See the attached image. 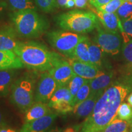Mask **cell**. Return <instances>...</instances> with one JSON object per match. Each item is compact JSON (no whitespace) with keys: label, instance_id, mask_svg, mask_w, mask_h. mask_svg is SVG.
<instances>
[{"label":"cell","instance_id":"6da1fadb","mask_svg":"<svg viewBox=\"0 0 132 132\" xmlns=\"http://www.w3.org/2000/svg\"><path fill=\"white\" fill-rule=\"evenodd\" d=\"M132 92V81H118L108 87L97 100L92 113L81 124L80 132H100L114 119L118 108Z\"/></svg>","mask_w":132,"mask_h":132},{"label":"cell","instance_id":"7a4b0ae2","mask_svg":"<svg viewBox=\"0 0 132 132\" xmlns=\"http://www.w3.org/2000/svg\"><path fill=\"white\" fill-rule=\"evenodd\" d=\"M14 52L24 67L37 72L48 70L62 57L59 54L50 50L44 44L34 41L20 42Z\"/></svg>","mask_w":132,"mask_h":132},{"label":"cell","instance_id":"3957f363","mask_svg":"<svg viewBox=\"0 0 132 132\" xmlns=\"http://www.w3.org/2000/svg\"><path fill=\"white\" fill-rule=\"evenodd\" d=\"M9 17L18 36L21 38H38L47 33L50 28L48 19L35 9L14 11Z\"/></svg>","mask_w":132,"mask_h":132},{"label":"cell","instance_id":"277c9868","mask_svg":"<svg viewBox=\"0 0 132 132\" xmlns=\"http://www.w3.org/2000/svg\"><path fill=\"white\" fill-rule=\"evenodd\" d=\"M38 78L37 71L33 70L25 72L13 82L10 98L12 103L21 112H26L35 102L34 95Z\"/></svg>","mask_w":132,"mask_h":132},{"label":"cell","instance_id":"5b68a950","mask_svg":"<svg viewBox=\"0 0 132 132\" xmlns=\"http://www.w3.org/2000/svg\"><path fill=\"white\" fill-rule=\"evenodd\" d=\"M54 20L63 30L80 34L91 32L99 24L98 17L94 12L81 10L59 14L54 18Z\"/></svg>","mask_w":132,"mask_h":132},{"label":"cell","instance_id":"8992f818","mask_svg":"<svg viewBox=\"0 0 132 132\" xmlns=\"http://www.w3.org/2000/svg\"><path fill=\"white\" fill-rule=\"evenodd\" d=\"M46 37L53 48L68 59H72L75 47L85 36L62 29L48 32L46 33Z\"/></svg>","mask_w":132,"mask_h":132},{"label":"cell","instance_id":"52a82bcc","mask_svg":"<svg viewBox=\"0 0 132 132\" xmlns=\"http://www.w3.org/2000/svg\"><path fill=\"white\" fill-rule=\"evenodd\" d=\"M96 29L97 34L94 37V42L98 45L103 52L113 56L118 54L122 45V38L119 33L104 29L100 24Z\"/></svg>","mask_w":132,"mask_h":132},{"label":"cell","instance_id":"ba28073f","mask_svg":"<svg viewBox=\"0 0 132 132\" xmlns=\"http://www.w3.org/2000/svg\"><path fill=\"white\" fill-rule=\"evenodd\" d=\"M58 87V85L48 71H45L39 76L36 87L34 100L47 103Z\"/></svg>","mask_w":132,"mask_h":132},{"label":"cell","instance_id":"9c48e42d","mask_svg":"<svg viewBox=\"0 0 132 132\" xmlns=\"http://www.w3.org/2000/svg\"><path fill=\"white\" fill-rule=\"evenodd\" d=\"M48 105L58 113L73 111V99L68 86L59 87L48 102Z\"/></svg>","mask_w":132,"mask_h":132},{"label":"cell","instance_id":"30bf717a","mask_svg":"<svg viewBox=\"0 0 132 132\" xmlns=\"http://www.w3.org/2000/svg\"><path fill=\"white\" fill-rule=\"evenodd\" d=\"M48 71L59 87L67 86L70 80L75 75L68 61H66L62 57Z\"/></svg>","mask_w":132,"mask_h":132},{"label":"cell","instance_id":"8fae6325","mask_svg":"<svg viewBox=\"0 0 132 132\" xmlns=\"http://www.w3.org/2000/svg\"><path fill=\"white\" fill-rule=\"evenodd\" d=\"M92 12L96 14L99 21L106 30L113 32H118L119 31L122 33L124 42L130 40L129 37L127 35L123 30L121 21L116 13H108L99 11L96 8H92Z\"/></svg>","mask_w":132,"mask_h":132},{"label":"cell","instance_id":"7c38bea8","mask_svg":"<svg viewBox=\"0 0 132 132\" xmlns=\"http://www.w3.org/2000/svg\"><path fill=\"white\" fill-rule=\"evenodd\" d=\"M68 61L75 75L86 80H92L105 73V72L92 64L69 59Z\"/></svg>","mask_w":132,"mask_h":132},{"label":"cell","instance_id":"4fadbf2b","mask_svg":"<svg viewBox=\"0 0 132 132\" xmlns=\"http://www.w3.org/2000/svg\"><path fill=\"white\" fill-rule=\"evenodd\" d=\"M57 113L53 112L48 114L37 119L24 123L21 127L20 132H45L50 129L51 126L56 119Z\"/></svg>","mask_w":132,"mask_h":132},{"label":"cell","instance_id":"5bb4252c","mask_svg":"<svg viewBox=\"0 0 132 132\" xmlns=\"http://www.w3.org/2000/svg\"><path fill=\"white\" fill-rule=\"evenodd\" d=\"M13 26H4L0 28V50L14 51L20 41Z\"/></svg>","mask_w":132,"mask_h":132},{"label":"cell","instance_id":"9a60e30c","mask_svg":"<svg viewBox=\"0 0 132 132\" xmlns=\"http://www.w3.org/2000/svg\"><path fill=\"white\" fill-rule=\"evenodd\" d=\"M103 93V92H99L94 94H90L85 100L73 108L72 112L78 118L87 117L92 113L97 100Z\"/></svg>","mask_w":132,"mask_h":132},{"label":"cell","instance_id":"2e32d148","mask_svg":"<svg viewBox=\"0 0 132 132\" xmlns=\"http://www.w3.org/2000/svg\"><path fill=\"white\" fill-rule=\"evenodd\" d=\"M23 67L24 64L14 51L0 50V70L19 69Z\"/></svg>","mask_w":132,"mask_h":132},{"label":"cell","instance_id":"e0dca14e","mask_svg":"<svg viewBox=\"0 0 132 132\" xmlns=\"http://www.w3.org/2000/svg\"><path fill=\"white\" fill-rule=\"evenodd\" d=\"M52 108L48 104L40 102H35L25 112L24 123L41 118L48 114L52 113Z\"/></svg>","mask_w":132,"mask_h":132},{"label":"cell","instance_id":"ac0fdd59","mask_svg":"<svg viewBox=\"0 0 132 132\" xmlns=\"http://www.w3.org/2000/svg\"><path fill=\"white\" fill-rule=\"evenodd\" d=\"M113 76V72H110L105 73L97 78L90 80V94L105 92L111 84Z\"/></svg>","mask_w":132,"mask_h":132},{"label":"cell","instance_id":"d6986e66","mask_svg":"<svg viewBox=\"0 0 132 132\" xmlns=\"http://www.w3.org/2000/svg\"><path fill=\"white\" fill-rule=\"evenodd\" d=\"M15 74V69L0 70V97H6L11 92Z\"/></svg>","mask_w":132,"mask_h":132},{"label":"cell","instance_id":"ffe728a7","mask_svg":"<svg viewBox=\"0 0 132 132\" xmlns=\"http://www.w3.org/2000/svg\"><path fill=\"white\" fill-rule=\"evenodd\" d=\"M89 39L85 36V37L78 43L74 50L73 57L72 59L79 61L90 64L89 53Z\"/></svg>","mask_w":132,"mask_h":132},{"label":"cell","instance_id":"44dd1931","mask_svg":"<svg viewBox=\"0 0 132 132\" xmlns=\"http://www.w3.org/2000/svg\"><path fill=\"white\" fill-rule=\"evenodd\" d=\"M103 51L98 45L89 40V53L90 62L101 70L103 64Z\"/></svg>","mask_w":132,"mask_h":132},{"label":"cell","instance_id":"7402d4cb","mask_svg":"<svg viewBox=\"0 0 132 132\" xmlns=\"http://www.w3.org/2000/svg\"><path fill=\"white\" fill-rule=\"evenodd\" d=\"M130 129L129 122L116 118L100 132H129Z\"/></svg>","mask_w":132,"mask_h":132},{"label":"cell","instance_id":"603a6c76","mask_svg":"<svg viewBox=\"0 0 132 132\" xmlns=\"http://www.w3.org/2000/svg\"><path fill=\"white\" fill-rule=\"evenodd\" d=\"M8 9L10 11H19L25 9H35L36 7L31 0H6Z\"/></svg>","mask_w":132,"mask_h":132},{"label":"cell","instance_id":"cb8c5ba5","mask_svg":"<svg viewBox=\"0 0 132 132\" xmlns=\"http://www.w3.org/2000/svg\"><path fill=\"white\" fill-rule=\"evenodd\" d=\"M90 92V80H87L85 84L82 85V86L80 89L77 92V95H75V98L73 100V108L85 100Z\"/></svg>","mask_w":132,"mask_h":132},{"label":"cell","instance_id":"d4e9b609","mask_svg":"<svg viewBox=\"0 0 132 132\" xmlns=\"http://www.w3.org/2000/svg\"><path fill=\"white\" fill-rule=\"evenodd\" d=\"M87 80L86 79L82 78L77 75H74L73 78L70 80L69 84L67 85V86L69 87V89L70 90L73 100L75 98V95H77V92Z\"/></svg>","mask_w":132,"mask_h":132},{"label":"cell","instance_id":"484cf974","mask_svg":"<svg viewBox=\"0 0 132 132\" xmlns=\"http://www.w3.org/2000/svg\"><path fill=\"white\" fill-rule=\"evenodd\" d=\"M37 7L45 13H51L57 7L56 0H34Z\"/></svg>","mask_w":132,"mask_h":132},{"label":"cell","instance_id":"4316f807","mask_svg":"<svg viewBox=\"0 0 132 132\" xmlns=\"http://www.w3.org/2000/svg\"><path fill=\"white\" fill-rule=\"evenodd\" d=\"M117 116L120 119L129 121L132 118V106L128 103H122L118 108Z\"/></svg>","mask_w":132,"mask_h":132},{"label":"cell","instance_id":"83f0119b","mask_svg":"<svg viewBox=\"0 0 132 132\" xmlns=\"http://www.w3.org/2000/svg\"><path fill=\"white\" fill-rule=\"evenodd\" d=\"M116 13L120 20L132 17V3L125 1Z\"/></svg>","mask_w":132,"mask_h":132},{"label":"cell","instance_id":"f1b7e54d","mask_svg":"<svg viewBox=\"0 0 132 132\" xmlns=\"http://www.w3.org/2000/svg\"><path fill=\"white\" fill-rule=\"evenodd\" d=\"M125 0H111L107 4L96 8L99 11L108 13H115Z\"/></svg>","mask_w":132,"mask_h":132},{"label":"cell","instance_id":"f546056e","mask_svg":"<svg viewBox=\"0 0 132 132\" xmlns=\"http://www.w3.org/2000/svg\"><path fill=\"white\" fill-rule=\"evenodd\" d=\"M122 54L128 65L132 67V40L125 42L122 46Z\"/></svg>","mask_w":132,"mask_h":132},{"label":"cell","instance_id":"4dcf8cb0","mask_svg":"<svg viewBox=\"0 0 132 132\" xmlns=\"http://www.w3.org/2000/svg\"><path fill=\"white\" fill-rule=\"evenodd\" d=\"M120 21L124 32L128 37H132V17Z\"/></svg>","mask_w":132,"mask_h":132},{"label":"cell","instance_id":"1f68e13d","mask_svg":"<svg viewBox=\"0 0 132 132\" xmlns=\"http://www.w3.org/2000/svg\"><path fill=\"white\" fill-rule=\"evenodd\" d=\"M81 124L73 125L67 127L64 129H61L59 132H80Z\"/></svg>","mask_w":132,"mask_h":132},{"label":"cell","instance_id":"d6a6232c","mask_svg":"<svg viewBox=\"0 0 132 132\" xmlns=\"http://www.w3.org/2000/svg\"><path fill=\"white\" fill-rule=\"evenodd\" d=\"M111 0H89L90 4L95 8L101 7L103 5L107 4Z\"/></svg>","mask_w":132,"mask_h":132},{"label":"cell","instance_id":"836d02e7","mask_svg":"<svg viewBox=\"0 0 132 132\" xmlns=\"http://www.w3.org/2000/svg\"><path fill=\"white\" fill-rule=\"evenodd\" d=\"M8 9L7 4L5 1H0V18L4 14L6 9Z\"/></svg>","mask_w":132,"mask_h":132},{"label":"cell","instance_id":"e575fe53","mask_svg":"<svg viewBox=\"0 0 132 132\" xmlns=\"http://www.w3.org/2000/svg\"><path fill=\"white\" fill-rule=\"evenodd\" d=\"M75 6L78 8H84L87 6V1L86 0H73Z\"/></svg>","mask_w":132,"mask_h":132},{"label":"cell","instance_id":"d590c367","mask_svg":"<svg viewBox=\"0 0 132 132\" xmlns=\"http://www.w3.org/2000/svg\"><path fill=\"white\" fill-rule=\"evenodd\" d=\"M0 132H18V131L14 128L9 127L7 125H6L0 128Z\"/></svg>","mask_w":132,"mask_h":132},{"label":"cell","instance_id":"8d00e7d4","mask_svg":"<svg viewBox=\"0 0 132 132\" xmlns=\"http://www.w3.org/2000/svg\"><path fill=\"white\" fill-rule=\"evenodd\" d=\"M67 1L68 0H56L57 7L65 8Z\"/></svg>","mask_w":132,"mask_h":132},{"label":"cell","instance_id":"74e56055","mask_svg":"<svg viewBox=\"0 0 132 132\" xmlns=\"http://www.w3.org/2000/svg\"><path fill=\"white\" fill-rule=\"evenodd\" d=\"M6 125H6V120L4 119L3 113H1V110H0V128L2 127L6 126Z\"/></svg>","mask_w":132,"mask_h":132},{"label":"cell","instance_id":"f35d334b","mask_svg":"<svg viewBox=\"0 0 132 132\" xmlns=\"http://www.w3.org/2000/svg\"><path fill=\"white\" fill-rule=\"evenodd\" d=\"M75 6V2H74L73 0H68L67 2V4H66L65 8L70 9V8L73 7Z\"/></svg>","mask_w":132,"mask_h":132},{"label":"cell","instance_id":"ab89813d","mask_svg":"<svg viewBox=\"0 0 132 132\" xmlns=\"http://www.w3.org/2000/svg\"><path fill=\"white\" fill-rule=\"evenodd\" d=\"M61 130V128H59L58 127H54L53 128H51V129H49L48 130H47V131L45 132H59Z\"/></svg>","mask_w":132,"mask_h":132},{"label":"cell","instance_id":"60d3db41","mask_svg":"<svg viewBox=\"0 0 132 132\" xmlns=\"http://www.w3.org/2000/svg\"><path fill=\"white\" fill-rule=\"evenodd\" d=\"M127 102H128V103H129L130 105L132 106V93L130 94V95H129V97H128Z\"/></svg>","mask_w":132,"mask_h":132},{"label":"cell","instance_id":"b9f144b4","mask_svg":"<svg viewBox=\"0 0 132 132\" xmlns=\"http://www.w3.org/2000/svg\"><path fill=\"white\" fill-rule=\"evenodd\" d=\"M128 122H129L130 126V130H132V118Z\"/></svg>","mask_w":132,"mask_h":132},{"label":"cell","instance_id":"7bdbcfd3","mask_svg":"<svg viewBox=\"0 0 132 132\" xmlns=\"http://www.w3.org/2000/svg\"><path fill=\"white\" fill-rule=\"evenodd\" d=\"M125 1H128V2L132 3V0H125Z\"/></svg>","mask_w":132,"mask_h":132},{"label":"cell","instance_id":"ee69618b","mask_svg":"<svg viewBox=\"0 0 132 132\" xmlns=\"http://www.w3.org/2000/svg\"><path fill=\"white\" fill-rule=\"evenodd\" d=\"M129 132H132V130H130V131Z\"/></svg>","mask_w":132,"mask_h":132},{"label":"cell","instance_id":"f6af8a7d","mask_svg":"<svg viewBox=\"0 0 132 132\" xmlns=\"http://www.w3.org/2000/svg\"><path fill=\"white\" fill-rule=\"evenodd\" d=\"M86 1H87H87H89V0H86Z\"/></svg>","mask_w":132,"mask_h":132}]
</instances>
